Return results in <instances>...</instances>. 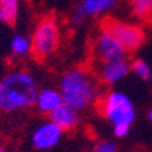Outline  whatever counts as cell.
<instances>
[{"label": "cell", "instance_id": "19", "mask_svg": "<svg viewBox=\"0 0 152 152\" xmlns=\"http://www.w3.org/2000/svg\"><path fill=\"white\" fill-rule=\"evenodd\" d=\"M0 22H4V15H3V11L0 10Z\"/></svg>", "mask_w": 152, "mask_h": 152}, {"label": "cell", "instance_id": "8", "mask_svg": "<svg viewBox=\"0 0 152 152\" xmlns=\"http://www.w3.org/2000/svg\"><path fill=\"white\" fill-rule=\"evenodd\" d=\"M130 73V62L124 59L100 62L96 69V77L103 85H115Z\"/></svg>", "mask_w": 152, "mask_h": 152}, {"label": "cell", "instance_id": "3", "mask_svg": "<svg viewBox=\"0 0 152 152\" xmlns=\"http://www.w3.org/2000/svg\"><path fill=\"white\" fill-rule=\"evenodd\" d=\"M97 108L104 119L113 126H132L137 115L133 100L121 91H110L100 96V99L97 100Z\"/></svg>", "mask_w": 152, "mask_h": 152}, {"label": "cell", "instance_id": "17", "mask_svg": "<svg viewBox=\"0 0 152 152\" xmlns=\"http://www.w3.org/2000/svg\"><path fill=\"white\" fill-rule=\"evenodd\" d=\"M130 132V126L127 125H118V126H113V133L117 138H124L129 134Z\"/></svg>", "mask_w": 152, "mask_h": 152}, {"label": "cell", "instance_id": "1", "mask_svg": "<svg viewBox=\"0 0 152 152\" xmlns=\"http://www.w3.org/2000/svg\"><path fill=\"white\" fill-rule=\"evenodd\" d=\"M39 92L36 77L25 69H14L0 80V111L15 114L34 106Z\"/></svg>", "mask_w": 152, "mask_h": 152}, {"label": "cell", "instance_id": "6", "mask_svg": "<svg viewBox=\"0 0 152 152\" xmlns=\"http://www.w3.org/2000/svg\"><path fill=\"white\" fill-rule=\"evenodd\" d=\"M93 52L95 56L100 62L106 60H115V59H124L127 56V52L125 48L121 45L118 40L108 32L106 28L100 26L99 32L93 41Z\"/></svg>", "mask_w": 152, "mask_h": 152}, {"label": "cell", "instance_id": "9", "mask_svg": "<svg viewBox=\"0 0 152 152\" xmlns=\"http://www.w3.org/2000/svg\"><path fill=\"white\" fill-rule=\"evenodd\" d=\"M50 119L58 125L63 132H70L78 126L80 124V111L74 107L69 106L66 103H62L58 108L50 114Z\"/></svg>", "mask_w": 152, "mask_h": 152}, {"label": "cell", "instance_id": "21", "mask_svg": "<svg viewBox=\"0 0 152 152\" xmlns=\"http://www.w3.org/2000/svg\"><path fill=\"white\" fill-rule=\"evenodd\" d=\"M0 113H1V111H0Z\"/></svg>", "mask_w": 152, "mask_h": 152}, {"label": "cell", "instance_id": "4", "mask_svg": "<svg viewBox=\"0 0 152 152\" xmlns=\"http://www.w3.org/2000/svg\"><path fill=\"white\" fill-rule=\"evenodd\" d=\"M32 40V55L39 60H47L56 52L60 42V25L55 15H45L36 23Z\"/></svg>", "mask_w": 152, "mask_h": 152}, {"label": "cell", "instance_id": "12", "mask_svg": "<svg viewBox=\"0 0 152 152\" xmlns=\"http://www.w3.org/2000/svg\"><path fill=\"white\" fill-rule=\"evenodd\" d=\"M118 0H81L80 6L86 17H99L115 8Z\"/></svg>", "mask_w": 152, "mask_h": 152}, {"label": "cell", "instance_id": "10", "mask_svg": "<svg viewBox=\"0 0 152 152\" xmlns=\"http://www.w3.org/2000/svg\"><path fill=\"white\" fill-rule=\"evenodd\" d=\"M62 103H63V97H62L59 88L44 86V88H39V92H37V96H36L34 107L41 114L50 115Z\"/></svg>", "mask_w": 152, "mask_h": 152}, {"label": "cell", "instance_id": "15", "mask_svg": "<svg viewBox=\"0 0 152 152\" xmlns=\"http://www.w3.org/2000/svg\"><path fill=\"white\" fill-rule=\"evenodd\" d=\"M130 71H133L140 80L142 81H149L152 77V70L145 60L142 59H134L130 63Z\"/></svg>", "mask_w": 152, "mask_h": 152}, {"label": "cell", "instance_id": "20", "mask_svg": "<svg viewBox=\"0 0 152 152\" xmlns=\"http://www.w3.org/2000/svg\"><path fill=\"white\" fill-rule=\"evenodd\" d=\"M0 152H7L6 151V148H4V145L1 144V142H0Z\"/></svg>", "mask_w": 152, "mask_h": 152}, {"label": "cell", "instance_id": "14", "mask_svg": "<svg viewBox=\"0 0 152 152\" xmlns=\"http://www.w3.org/2000/svg\"><path fill=\"white\" fill-rule=\"evenodd\" d=\"M21 0H0V10L3 11L4 22L14 23L19 15Z\"/></svg>", "mask_w": 152, "mask_h": 152}, {"label": "cell", "instance_id": "13", "mask_svg": "<svg viewBox=\"0 0 152 152\" xmlns=\"http://www.w3.org/2000/svg\"><path fill=\"white\" fill-rule=\"evenodd\" d=\"M132 15L142 23L152 22V0H129Z\"/></svg>", "mask_w": 152, "mask_h": 152}, {"label": "cell", "instance_id": "16", "mask_svg": "<svg viewBox=\"0 0 152 152\" xmlns=\"http://www.w3.org/2000/svg\"><path fill=\"white\" fill-rule=\"evenodd\" d=\"M93 152H118V147L110 140H100L95 144Z\"/></svg>", "mask_w": 152, "mask_h": 152}, {"label": "cell", "instance_id": "7", "mask_svg": "<svg viewBox=\"0 0 152 152\" xmlns=\"http://www.w3.org/2000/svg\"><path fill=\"white\" fill-rule=\"evenodd\" d=\"M64 132L52 121H44L33 129L30 142L33 148L39 151H48L55 148L60 142Z\"/></svg>", "mask_w": 152, "mask_h": 152}, {"label": "cell", "instance_id": "5", "mask_svg": "<svg viewBox=\"0 0 152 152\" xmlns=\"http://www.w3.org/2000/svg\"><path fill=\"white\" fill-rule=\"evenodd\" d=\"M100 26L106 28L108 32H111V34L118 40V42L124 47L127 53L134 52L136 50H138L145 40V33L140 26L119 21L115 18L108 17L106 19H103Z\"/></svg>", "mask_w": 152, "mask_h": 152}, {"label": "cell", "instance_id": "11", "mask_svg": "<svg viewBox=\"0 0 152 152\" xmlns=\"http://www.w3.org/2000/svg\"><path fill=\"white\" fill-rule=\"evenodd\" d=\"M10 52L11 58L15 60L26 59L29 55H32V40L21 33L14 34L10 40Z\"/></svg>", "mask_w": 152, "mask_h": 152}, {"label": "cell", "instance_id": "18", "mask_svg": "<svg viewBox=\"0 0 152 152\" xmlns=\"http://www.w3.org/2000/svg\"><path fill=\"white\" fill-rule=\"evenodd\" d=\"M148 119H149V122L152 124V107H151V110L148 111Z\"/></svg>", "mask_w": 152, "mask_h": 152}, {"label": "cell", "instance_id": "2", "mask_svg": "<svg viewBox=\"0 0 152 152\" xmlns=\"http://www.w3.org/2000/svg\"><path fill=\"white\" fill-rule=\"evenodd\" d=\"M59 91L63 103L74 107L80 113L93 106L100 99L99 80L86 67L69 69L60 75Z\"/></svg>", "mask_w": 152, "mask_h": 152}]
</instances>
